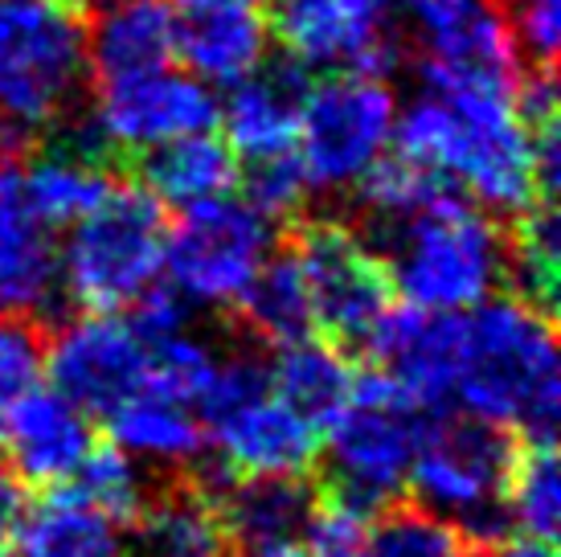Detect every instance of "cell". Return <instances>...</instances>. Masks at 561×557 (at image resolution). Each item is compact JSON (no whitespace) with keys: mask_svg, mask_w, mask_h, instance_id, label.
<instances>
[{"mask_svg":"<svg viewBox=\"0 0 561 557\" xmlns=\"http://www.w3.org/2000/svg\"><path fill=\"white\" fill-rule=\"evenodd\" d=\"M508 278H516L520 299H529V304L553 316V299H558L561 283L558 202H537L533 209L520 214L513 242H508Z\"/></svg>","mask_w":561,"mask_h":557,"instance_id":"cell-31","label":"cell"},{"mask_svg":"<svg viewBox=\"0 0 561 557\" xmlns=\"http://www.w3.org/2000/svg\"><path fill=\"white\" fill-rule=\"evenodd\" d=\"M176 0H103L87 30V70L127 78L172 62Z\"/></svg>","mask_w":561,"mask_h":557,"instance_id":"cell-24","label":"cell"},{"mask_svg":"<svg viewBox=\"0 0 561 557\" xmlns=\"http://www.w3.org/2000/svg\"><path fill=\"white\" fill-rule=\"evenodd\" d=\"M242 202L254 209V214H263L271 226L283 221V217H296L304 205H308V177L299 169L296 152L287 156H271V160H254L247 164V177H242Z\"/></svg>","mask_w":561,"mask_h":557,"instance_id":"cell-36","label":"cell"},{"mask_svg":"<svg viewBox=\"0 0 561 557\" xmlns=\"http://www.w3.org/2000/svg\"><path fill=\"white\" fill-rule=\"evenodd\" d=\"M144 189L169 209H193L226 197L238 185V156L214 132L181 136L140 156Z\"/></svg>","mask_w":561,"mask_h":557,"instance_id":"cell-25","label":"cell"},{"mask_svg":"<svg viewBox=\"0 0 561 557\" xmlns=\"http://www.w3.org/2000/svg\"><path fill=\"white\" fill-rule=\"evenodd\" d=\"M0 557H9V549H0Z\"/></svg>","mask_w":561,"mask_h":557,"instance_id":"cell-44","label":"cell"},{"mask_svg":"<svg viewBox=\"0 0 561 557\" xmlns=\"http://www.w3.org/2000/svg\"><path fill=\"white\" fill-rule=\"evenodd\" d=\"M398 99L386 75L344 70L308 87L296 127V160L308 185L353 193L390 156Z\"/></svg>","mask_w":561,"mask_h":557,"instance_id":"cell-7","label":"cell"},{"mask_svg":"<svg viewBox=\"0 0 561 557\" xmlns=\"http://www.w3.org/2000/svg\"><path fill=\"white\" fill-rule=\"evenodd\" d=\"M386 275L405 308L459 316L508 278V238L468 197H443L386 230Z\"/></svg>","mask_w":561,"mask_h":557,"instance_id":"cell-3","label":"cell"},{"mask_svg":"<svg viewBox=\"0 0 561 557\" xmlns=\"http://www.w3.org/2000/svg\"><path fill=\"white\" fill-rule=\"evenodd\" d=\"M87 78V30L54 0H0V136L25 139L70 115Z\"/></svg>","mask_w":561,"mask_h":557,"instance_id":"cell-5","label":"cell"},{"mask_svg":"<svg viewBox=\"0 0 561 557\" xmlns=\"http://www.w3.org/2000/svg\"><path fill=\"white\" fill-rule=\"evenodd\" d=\"M46 377V337L30 316L0 311V439L13 410Z\"/></svg>","mask_w":561,"mask_h":557,"instance_id":"cell-34","label":"cell"},{"mask_svg":"<svg viewBox=\"0 0 561 557\" xmlns=\"http://www.w3.org/2000/svg\"><path fill=\"white\" fill-rule=\"evenodd\" d=\"M377 356V373L414 398L431 414L447 406L451 394V353H455V316H435L419 308H390L377 325L374 341L365 344Z\"/></svg>","mask_w":561,"mask_h":557,"instance_id":"cell-21","label":"cell"},{"mask_svg":"<svg viewBox=\"0 0 561 557\" xmlns=\"http://www.w3.org/2000/svg\"><path fill=\"white\" fill-rule=\"evenodd\" d=\"M75 492L82 500H91L94 509L111 516L115 525L136 521L144 512V504L152 500L148 496V467H140L131 455L115 447H99L94 443L91 455L82 459V467L75 471Z\"/></svg>","mask_w":561,"mask_h":557,"instance_id":"cell-33","label":"cell"},{"mask_svg":"<svg viewBox=\"0 0 561 557\" xmlns=\"http://www.w3.org/2000/svg\"><path fill=\"white\" fill-rule=\"evenodd\" d=\"M357 557H459V533L422 509L374 516Z\"/></svg>","mask_w":561,"mask_h":557,"instance_id":"cell-35","label":"cell"},{"mask_svg":"<svg viewBox=\"0 0 561 557\" xmlns=\"http://www.w3.org/2000/svg\"><path fill=\"white\" fill-rule=\"evenodd\" d=\"M250 557H312V554H308L304 542H296V545H279V549H266V554H250Z\"/></svg>","mask_w":561,"mask_h":557,"instance_id":"cell-40","label":"cell"},{"mask_svg":"<svg viewBox=\"0 0 561 557\" xmlns=\"http://www.w3.org/2000/svg\"><path fill=\"white\" fill-rule=\"evenodd\" d=\"M459 557H500V549H471V554L459 549Z\"/></svg>","mask_w":561,"mask_h":557,"instance_id":"cell-42","label":"cell"},{"mask_svg":"<svg viewBox=\"0 0 561 557\" xmlns=\"http://www.w3.org/2000/svg\"><path fill=\"white\" fill-rule=\"evenodd\" d=\"M111 557H124V554H111Z\"/></svg>","mask_w":561,"mask_h":557,"instance_id":"cell-45","label":"cell"},{"mask_svg":"<svg viewBox=\"0 0 561 557\" xmlns=\"http://www.w3.org/2000/svg\"><path fill=\"white\" fill-rule=\"evenodd\" d=\"M504 525L529 542H553L561 525V476L553 439H529L504 484Z\"/></svg>","mask_w":561,"mask_h":557,"instance_id":"cell-30","label":"cell"},{"mask_svg":"<svg viewBox=\"0 0 561 557\" xmlns=\"http://www.w3.org/2000/svg\"><path fill=\"white\" fill-rule=\"evenodd\" d=\"M209 492L172 488L152 496L136 516V557H234Z\"/></svg>","mask_w":561,"mask_h":557,"instance_id":"cell-26","label":"cell"},{"mask_svg":"<svg viewBox=\"0 0 561 557\" xmlns=\"http://www.w3.org/2000/svg\"><path fill=\"white\" fill-rule=\"evenodd\" d=\"M393 152L438 172L483 214L520 217L546 202L533 136L516 115V91L422 82L419 99L398 107Z\"/></svg>","mask_w":561,"mask_h":557,"instance_id":"cell-1","label":"cell"},{"mask_svg":"<svg viewBox=\"0 0 561 557\" xmlns=\"http://www.w3.org/2000/svg\"><path fill=\"white\" fill-rule=\"evenodd\" d=\"M30 516V492H25V480L16 476L13 467L0 464V549L21 537V525Z\"/></svg>","mask_w":561,"mask_h":557,"instance_id":"cell-39","label":"cell"},{"mask_svg":"<svg viewBox=\"0 0 561 557\" xmlns=\"http://www.w3.org/2000/svg\"><path fill=\"white\" fill-rule=\"evenodd\" d=\"M16 542L21 557H111L119 554V525L75 488H54L42 504H30Z\"/></svg>","mask_w":561,"mask_h":557,"instance_id":"cell-28","label":"cell"},{"mask_svg":"<svg viewBox=\"0 0 561 557\" xmlns=\"http://www.w3.org/2000/svg\"><path fill=\"white\" fill-rule=\"evenodd\" d=\"M62 295L58 242L21 189V160L0 144V311L37 320Z\"/></svg>","mask_w":561,"mask_h":557,"instance_id":"cell-16","label":"cell"},{"mask_svg":"<svg viewBox=\"0 0 561 557\" xmlns=\"http://www.w3.org/2000/svg\"><path fill=\"white\" fill-rule=\"evenodd\" d=\"M291 254L312 299L316 332H324L332 344L365 349L393 308V287L381 254L344 221L304 226Z\"/></svg>","mask_w":561,"mask_h":557,"instance_id":"cell-10","label":"cell"},{"mask_svg":"<svg viewBox=\"0 0 561 557\" xmlns=\"http://www.w3.org/2000/svg\"><path fill=\"white\" fill-rule=\"evenodd\" d=\"M374 516L377 512L357 509V504L344 500V496L316 500L312 521L304 528V545H308L312 557H357L365 537H369Z\"/></svg>","mask_w":561,"mask_h":557,"instance_id":"cell-37","label":"cell"},{"mask_svg":"<svg viewBox=\"0 0 561 557\" xmlns=\"http://www.w3.org/2000/svg\"><path fill=\"white\" fill-rule=\"evenodd\" d=\"M422 82L516 91L520 46L500 0H410Z\"/></svg>","mask_w":561,"mask_h":557,"instance_id":"cell-11","label":"cell"},{"mask_svg":"<svg viewBox=\"0 0 561 557\" xmlns=\"http://www.w3.org/2000/svg\"><path fill=\"white\" fill-rule=\"evenodd\" d=\"M353 193L360 197L365 214L374 217L381 230H390V226H398L405 217H414L422 209H431L435 202H443V197H451L455 189L438 172L422 169V164L405 160V156H398L390 148V156Z\"/></svg>","mask_w":561,"mask_h":557,"instance_id":"cell-32","label":"cell"},{"mask_svg":"<svg viewBox=\"0 0 561 557\" xmlns=\"http://www.w3.org/2000/svg\"><path fill=\"white\" fill-rule=\"evenodd\" d=\"M271 259V221L242 197H214L181 209L164 238V278L188 308L234 311Z\"/></svg>","mask_w":561,"mask_h":557,"instance_id":"cell-9","label":"cell"},{"mask_svg":"<svg viewBox=\"0 0 561 557\" xmlns=\"http://www.w3.org/2000/svg\"><path fill=\"white\" fill-rule=\"evenodd\" d=\"M0 447L9 451V467L25 484L62 488L75 480V471L94 447L91 414H82L62 394L37 386L13 410Z\"/></svg>","mask_w":561,"mask_h":557,"instance_id":"cell-19","label":"cell"},{"mask_svg":"<svg viewBox=\"0 0 561 557\" xmlns=\"http://www.w3.org/2000/svg\"><path fill=\"white\" fill-rule=\"evenodd\" d=\"M107 144L94 132L91 120H82L70 136H62L54 148L37 152L30 164H21V189L30 209L49 230H70L79 217H87L94 205L115 189V177L107 172Z\"/></svg>","mask_w":561,"mask_h":557,"instance_id":"cell-20","label":"cell"},{"mask_svg":"<svg viewBox=\"0 0 561 557\" xmlns=\"http://www.w3.org/2000/svg\"><path fill=\"white\" fill-rule=\"evenodd\" d=\"M54 4H62V9H70V13H82V9H91V4H99V0H54Z\"/></svg>","mask_w":561,"mask_h":557,"instance_id":"cell-41","label":"cell"},{"mask_svg":"<svg viewBox=\"0 0 561 557\" xmlns=\"http://www.w3.org/2000/svg\"><path fill=\"white\" fill-rule=\"evenodd\" d=\"M46 373L54 394L107 418L148 382V341L119 311H87L46 344Z\"/></svg>","mask_w":561,"mask_h":557,"instance_id":"cell-15","label":"cell"},{"mask_svg":"<svg viewBox=\"0 0 561 557\" xmlns=\"http://www.w3.org/2000/svg\"><path fill=\"white\" fill-rule=\"evenodd\" d=\"M266 382H271L275 398H283L291 410H299L308 422L324 427L328 418L344 406V398L353 394L357 370L348 365L341 344L304 337V341L283 344L275 353V361L266 365Z\"/></svg>","mask_w":561,"mask_h":557,"instance_id":"cell-27","label":"cell"},{"mask_svg":"<svg viewBox=\"0 0 561 557\" xmlns=\"http://www.w3.org/2000/svg\"><path fill=\"white\" fill-rule=\"evenodd\" d=\"M247 4H263V0H247Z\"/></svg>","mask_w":561,"mask_h":557,"instance_id":"cell-43","label":"cell"},{"mask_svg":"<svg viewBox=\"0 0 561 557\" xmlns=\"http://www.w3.org/2000/svg\"><path fill=\"white\" fill-rule=\"evenodd\" d=\"M164 205L144 185H115L58 247L62 292L87 311L136 308L164 278Z\"/></svg>","mask_w":561,"mask_h":557,"instance_id":"cell-4","label":"cell"},{"mask_svg":"<svg viewBox=\"0 0 561 557\" xmlns=\"http://www.w3.org/2000/svg\"><path fill=\"white\" fill-rule=\"evenodd\" d=\"M205 447L218 455V476H304L320 451V427L271 394V382L214 402L202 414Z\"/></svg>","mask_w":561,"mask_h":557,"instance_id":"cell-13","label":"cell"},{"mask_svg":"<svg viewBox=\"0 0 561 557\" xmlns=\"http://www.w3.org/2000/svg\"><path fill=\"white\" fill-rule=\"evenodd\" d=\"M324 431L332 496L377 512L410 484V467L426 434V410L386 373H357L353 394L328 418Z\"/></svg>","mask_w":561,"mask_h":557,"instance_id":"cell-6","label":"cell"},{"mask_svg":"<svg viewBox=\"0 0 561 557\" xmlns=\"http://www.w3.org/2000/svg\"><path fill=\"white\" fill-rule=\"evenodd\" d=\"M386 9L390 0H271L266 30L304 70L386 75L398 58Z\"/></svg>","mask_w":561,"mask_h":557,"instance_id":"cell-14","label":"cell"},{"mask_svg":"<svg viewBox=\"0 0 561 557\" xmlns=\"http://www.w3.org/2000/svg\"><path fill=\"white\" fill-rule=\"evenodd\" d=\"M271 30L247 0H176L172 58L209 87H234L266 62Z\"/></svg>","mask_w":561,"mask_h":557,"instance_id":"cell-17","label":"cell"},{"mask_svg":"<svg viewBox=\"0 0 561 557\" xmlns=\"http://www.w3.org/2000/svg\"><path fill=\"white\" fill-rule=\"evenodd\" d=\"M94 132L111 152H152L160 144L218 124V94L209 82L176 66H157L127 78L99 82L91 111Z\"/></svg>","mask_w":561,"mask_h":557,"instance_id":"cell-12","label":"cell"},{"mask_svg":"<svg viewBox=\"0 0 561 557\" xmlns=\"http://www.w3.org/2000/svg\"><path fill=\"white\" fill-rule=\"evenodd\" d=\"M308 70L296 62L259 66L218 99V124L238 164L296 152V127L308 94Z\"/></svg>","mask_w":561,"mask_h":557,"instance_id":"cell-18","label":"cell"},{"mask_svg":"<svg viewBox=\"0 0 561 557\" xmlns=\"http://www.w3.org/2000/svg\"><path fill=\"white\" fill-rule=\"evenodd\" d=\"M447 406L504 434L553 439L561 410L553 316L520 295H492L459 311Z\"/></svg>","mask_w":561,"mask_h":557,"instance_id":"cell-2","label":"cell"},{"mask_svg":"<svg viewBox=\"0 0 561 557\" xmlns=\"http://www.w3.org/2000/svg\"><path fill=\"white\" fill-rule=\"evenodd\" d=\"M221 480V492H209L221 512V525L234 549L266 554L279 545L304 542V528L316 512V492L304 476H247Z\"/></svg>","mask_w":561,"mask_h":557,"instance_id":"cell-22","label":"cell"},{"mask_svg":"<svg viewBox=\"0 0 561 557\" xmlns=\"http://www.w3.org/2000/svg\"><path fill=\"white\" fill-rule=\"evenodd\" d=\"M513 434L459 414L426 427L410 467V492L422 512L459 533L496 542L504 525V484L513 471Z\"/></svg>","mask_w":561,"mask_h":557,"instance_id":"cell-8","label":"cell"},{"mask_svg":"<svg viewBox=\"0 0 561 557\" xmlns=\"http://www.w3.org/2000/svg\"><path fill=\"white\" fill-rule=\"evenodd\" d=\"M111 443L140 467H188L205 451V422L197 406L144 382L107 414Z\"/></svg>","mask_w":561,"mask_h":557,"instance_id":"cell-23","label":"cell"},{"mask_svg":"<svg viewBox=\"0 0 561 557\" xmlns=\"http://www.w3.org/2000/svg\"><path fill=\"white\" fill-rule=\"evenodd\" d=\"M520 54H529L537 66H553L561 42V0H500Z\"/></svg>","mask_w":561,"mask_h":557,"instance_id":"cell-38","label":"cell"},{"mask_svg":"<svg viewBox=\"0 0 561 557\" xmlns=\"http://www.w3.org/2000/svg\"><path fill=\"white\" fill-rule=\"evenodd\" d=\"M238 311L247 316L250 332L259 341L275 344H296L304 337H316V320H312V299H308V287H304V275H299L296 254H271L263 263V271L254 275V283L247 287Z\"/></svg>","mask_w":561,"mask_h":557,"instance_id":"cell-29","label":"cell"}]
</instances>
